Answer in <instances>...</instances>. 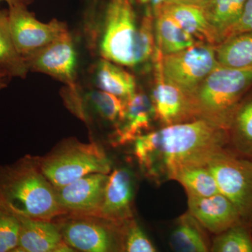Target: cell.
Listing matches in <instances>:
<instances>
[{
	"instance_id": "cell-4",
	"label": "cell",
	"mask_w": 252,
	"mask_h": 252,
	"mask_svg": "<svg viewBox=\"0 0 252 252\" xmlns=\"http://www.w3.org/2000/svg\"><path fill=\"white\" fill-rule=\"evenodd\" d=\"M89 46L107 59L123 67H135V47L138 25L135 0H108L99 19L89 21Z\"/></svg>"
},
{
	"instance_id": "cell-29",
	"label": "cell",
	"mask_w": 252,
	"mask_h": 252,
	"mask_svg": "<svg viewBox=\"0 0 252 252\" xmlns=\"http://www.w3.org/2000/svg\"><path fill=\"white\" fill-rule=\"evenodd\" d=\"M157 248L150 241L135 219L127 220L124 225L123 252H156Z\"/></svg>"
},
{
	"instance_id": "cell-34",
	"label": "cell",
	"mask_w": 252,
	"mask_h": 252,
	"mask_svg": "<svg viewBox=\"0 0 252 252\" xmlns=\"http://www.w3.org/2000/svg\"><path fill=\"white\" fill-rule=\"evenodd\" d=\"M4 1L7 3L9 7L16 6H26L32 2L33 0H0V3Z\"/></svg>"
},
{
	"instance_id": "cell-31",
	"label": "cell",
	"mask_w": 252,
	"mask_h": 252,
	"mask_svg": "<svg viewBox=\"0 0 252 252\" xmlns=\"http://www.w3.org/2000/svg\"><path fill=\"white\" fill-rule=\"evenodd\" d=\"M251 31H252V0H248L241 17L238 22L228 31L224 39L238 33Z\"/></svg>"
},
{
	"instance_id": "cell-27",
	"label": "cell",
	"mask_w": 252,
	"mask_h": 252,
	"mask_svg": "<svg viewBox=\"0 0 252 252\" xmlns=\"http://www.w3.org/2000/svg\"><path fill=\"white\" fill-rule=\"evenodd\" d=\"M210 252H252V227L241 221L215 235Z\"/></svg>"
},
{
	"instance_id": "cell-20",
	"label": "cell",
	"mask_w": 252,
	"mask_h": 252,
	"mask_svg": "<svg viewBox=\"0 0 252 252\" xmlns=\"http://www.w3.org/2000/svg\"><path fill=\"white\" fill-rule=\"evenodd\" d=\"M248 0H206L198 5L216 36L217 45L238 22Z\"/></svg>"
},
{
	"instance_id": "cell-26",
	"label": "cell",
	"mask_w": 252,
	"mask_h": 252,
	"mask_svg": "<svg viewBox=\"0 0 252 252\" xmlns=\"http://www.w3.org/2000/svg\"><path fill=\"white\" fill-rule=\"evenodd\" d=\"M83 102L89 104L94 114L117 127L122 123L125 112L124 99L105 91H89L82 97Z\"/></svg>"
},
{
	"instance_id": "cell-15",
	"label": "cell",
	"mask_w": 252,
	"mask_h": 252,
	"mask_svg": "<svg viewBox=\"0 0 252 252\" xmlns=\"http://www.w3.org/2000/svg\"><path fill=\"white\" fill-rule=\"evenodd\" d=\"M124 102V119L114 132L117 145L134 142L144 132H150L152 122L155 120L152 101L144 93L137 91Z\"/></svg>"
},
{
	"instance_id": "cell-10",
	"label": "cell",
	"mask_w": 252,
	"mask_h": 252,
	"mask_svg": "<svg viewBox=\"0 0 252 252\" xmlns=\"http://www.w3.org/2000/svg\"><path fill=\"white\" fill-rule=\"evenodd\" d=\"M24 59L29 72L42 73L65 84L68 89H77V52L69 31Z\"/></svg>"
},
{
	"instance_id": "cell-8",
	"label": "cell",
	"mask_w": 252,
	"mask_h": 252,
	"mask_svg": "<svg viewBox=\"0 0 252 252\" xmlns=\"http://www.w3.org/2000/svg\"><path fill=\"white\" fill-rule=\"evenodd\" d=\"M218 65L216 46L203 42L161 59L164 79L188 97Z\"/></svg>"
},
{
	"instance_id": "cell-11",
	"label": "cell",
	"mask_w": 252,
	"mask_h": 252,
	"mask_svg": "<svg viewBox=\"0 0 252 252\" xmlns=\"http://www.w3.org/2000/svg\"><path fill=\"white\" fill-rule=\"evenodd\" d=\"M162 54L157 47L153 63L155 82L151 101L155 120L163 126L193 122L194 117L189 97L178 88L164 79L161 69Z\"/></svg>"
},
{
	"instance_id": "cell-25",
	"label": "cell",
	"mask_w": 252,
	"mask_h": 252,
	"mask_svg": "<svg viewBox=\"0 0 252 252\" xmlns=\"http://www.w3.org/2000/svg\"><path fill=\"white\" fill-rule=\"evenodd\" d=\"M185 188L187 195L206 197L220 193L216 180L205 165H190L182 167L174 176Z\"/></svg>"
},
{
	"instance_id": "cell-17",
	"label": "cell",
	"mask_w": 252,
	"mask_h": 252,
	"mask_svg": "<svg viewBox=\"0 0 252 252\" xmlns=\"http://www.w3.org/2000/svg\"><path fill=\"white\" fill-rule=\"evenodd\" d=\"M161 11L168 15L182 29L199 42L217 46L216 36L198 5L165 3Z\"/></svg>"
},
{
	"instance_id": "cell-13",
	"label": "cell",
	"mask_w": 252,
	"mask_h": 252,
	"mask_svg": "<svg viewBox=\"0 0 252 252\" xmlns=\"http://www.w3.org/2000/svg\"><path fill=\"white\" fill-rule=\"evenodd\" d=\"M134 195V178L128 169H115L109 175L103 202L96 217L124 224L134 218L132 200Z\"/></svg>"
},
{
	"instance_id": "cell-5",
	"label": "cell",
	"mask_w": 252,
	"mask_h": 252,
	"mask_svg": "<svg viewBox=\"0 0 252 252\" xmlns=\"http://www.w3.org/2000/svg\"><path fill=\"white\" fill-rule=\"evenodd\" d=\"M38 160L39 168L55 189L92 173L109 175L112 161L96 143L69 142Z\"/></svg>"
},
{
	"instance_id": "cell-6",
	"label": "cell",
	"mask_w": 252,
	"mask_h": 252,
	"mask_svg": "<svg viewBox=\"0 0 252 252\" xmlns=\"http://www.w3.org/2000/svg\"><path fill=\"white\" fill-rule=\"evenodd\" d=\"M203 165L211 172L220 193L234 205L242 220L252 227V159L225 148Z\"/></svg>"
},
{
	"instance_id": "cell-21",
	"label": "cell",
	"mask_w": 252,
	"mask_h": 252,
	"mask_svg": "<svg viewBox=\"0 0 252 252\" xmlns=\"http://www.w3.org/2000/svg\"><path fill=\"white\" fill-rule=\"evenodd\" d=\"M207 230L189 211L179 217L171 237L170 246L175 252H210Z\"/></svg>"
},
{
	"instance_id": "cell-12",
	"label": "cell",
	"mask_w": 252,
	"mask_h": 252,
	"mask_svg": "<svg viewBox=\"0 0 252 252\" xmlns=\"http://www.w3.org/2000/svg\"><path fill=\"white\" fill-rule=\"evenodd\" d=\"M108 180L106 174H89L56 189L60 206L67 215L95 216L103 202Z\"/></svg>"
},
{
	"instance_id": "cell-19",
	"label": "cell",
	"mask_w": 252,
	"mask_h": 252,
	"mask_svg": "<svg viewBox=\"0 0 252 252\" xmlns=\"http://www.w3.org/2000/svg\"><path fill=\"white\" fill-rule=\"evenodd\" d=\"M94 81L99 90L105 91L126 100L137 91L133 75L123 66L100 59L94 68Z\"/></svg>"
},
{
	"instance_id": "cell-22",
	"label": "cell",
	"mask_w": 252,
	"mask_h": 252,
	"mask_svg": "<svg viewBox=\"0 0 252 252\" xmlns=\"http://www.w3.org/2000/svg\"><path fill=\"white\" fill-rule=\"evenodd\" d=\"M217 62L222 67L252 69V31L226 38L216 46Z\"/></svg>"
},
{
	"instance_id": "cell-18",
	"label": "cell",
	"mask_w": 252,
	"mask_h": 252,
	"mask_svg": "<svg viewBox=\"0 0 252 252\" xmlns=\"http://www.w3.org/2000/svg\"><path fill=\"white\" fill-rule=\"evenodd\" d=\"M228 149L252 159V88L235 109L228 129Z\"/></svg>"
},
{
	"instance_id": "cell-2",
	"label": "cell",
	"mask_w": 252,
	"mask_h": 252,
	"mask_svg": "<svg viewBox=\"0 0 252 252\" xmlns=\"http://www.w3.org/2000/svg\"><path fill=\"white\" fill-rule=\"evenodd\" d=\"M0 207L18 216L49 221L67 215L37 159L29 156L0 165Z\"/></svg>"
},
{
	"instance_id": "cell-23",
	"label": "cell",
	"mask_w": 252,
	"mask_h": 252,
	"mask_svg": "<svg viewBox=\"0 0 252 252\" xmlns=\"http://www.w3.org/2000/svg\"><path fill=\"white\" fill-rule=\"evenodd\" d=\"M155 34L157 47L162 55L176 54L199 43L162 11L155 17Z\"/></svg>"
},
{
	"instance_id": "cell-35",
	"label": "cell",
	"mask_w": 252,
	"mask_h": 252,
	"mask_svg": "<svg viewBox=\"0 0 252 252\" xmlns=\"http://www.w3.org/2000/svg\"><path fill=\"white\" fill-rule=\"evenodd\" d=\"M206 0H165V3H182V4H189L200 5Z\"/></svg>"
},
{
	"instance_id": "cell-1",
	"label": "cell",
	"mask_w": 252,
	"mask_h": 252,
	"mask_svg": "<svg viewBox=\"0 0 252 252\" xmlns=\"http://www.w3.org/2000/svg\"><path fill=\"white\" fill-rule=\"evenodd\" d=\"M225 148H228V131L201 119L163 126L134 141L136 159L157 182L173 180L182 167L203 165Z\"/></svg>"
},
{
	"instance_id": "cell-24",
	"label": "cell",
	"mask_w": 252,
	"mask_h": 252,
	"mask_svg": "<svg viewBox=\"0 0 252 252\" xmlns=\"http://www.w3.org/2000/svg\"><path fill=\"white\" fill-rule=\"evenodd\" d=\"M0 68L11 77L26 79L29 69L13 40L9 26L8 11L0 10Z\"/></svg>"
},
{
	"instance_id": "cell-3",
	"label": "cell",
	"mask_w": 252,
	"mask_h": 252,
	"mask_svg": "<svg viewBox=\"0 0 252 252\" xmlns=\"http://www.w3.org/2000/svg\"><path fill=\"white\" fill-rule=\"evenodd\" d=\"M252 88V69L218 66L189 96L195 120L201 119L228 131L235 109Z\"/></svg>"
},
{
	"instance_id": "cell-30",
	"label": "cell",
	"mask_w": 252,
	"mask_h": 252,
	"mask_svg": "<svg viewBox=\"0 0 252 252\" xmlns=\"http://www.w3.org/2000/svg\"><path fill=\"white\" fill-rule=\"evenodd\" d=\"M20 234L17 216L0 207V252H14Z\"/></svg>"
},
{
	"instance_id": "cell-28",
	"label": "cell",
	"mask_w": 252,
	"mask_h": 252,
	"mask_svg": "<svg viewBox=\"0 0 252 252\" xmlns=\"http://www.w3.org/2000/svg\"><path fill=\"white\" fill-rule=\"evenodd\" d=\"M157 47L155 17L150 11H144L136 36L135 67L153 62Z\"/></svg>"
},
{
	"instance_id": "cell-9",
	"label": "cell",
	"mask_w": 252,
	"mask_h": 252,
	"mask_svg": "<svg viewBox=\"0 0 252 252\" xmlns=\"http://www.w3.org/2000/svg\"><path fill=\"white\" fill-rule=\"evenodd\" d=\"M8 20L15 46L23 58L42 49L69 31L67 24L57 19L49 23L41 22L26 6L9 7Z\"/></svg>"
},
{
	"instance_id": "cell-7",
	"label": "cell",
	"mask_w": 252,
	"mask_h": 252,
	"mask_svg": "<svg viewBox=\"0 0 252 252\" xmlns=\"http://www.w3.org/2000/svg\"><path fill=\"white\" fill-rule=\"evenodd\" d=\"M59 224L63 240L79 251L123 252L124 224L89 215H70Z\"/></svg>"
},
{
	"instance_id": "cell-33",
	"label": "cell",
	"mask_w": 252,
	"mask_h": 252,
	"mask_svg": "<svg viewBox=\"0 0 252 252\" xmlns=\"http://www.w3.org/2000/svg\"><path fill=\"white\" fill-rule=\"evenodd\" d=\"M11 79H12V77L9 73L0 68V91L4 89L5 88L9 86Z\"/></svg>"
},
{
	"instance_id": "cell-14",
	"label": "cell",
	"mask_w": 252,
	"mask_h": 252,
	"mask_svg": "<svg viewBox=\"0 0 252 252\" xmlns=\"http://www.w3.org/2000/svg\"><path fill=\"white\" fill-rule=\"evenodd\" d=\"M188 207L190 215L215 235L243 221L234 205L220 193L206 197L188 195Z\"/></svg>"
},
{
	"instance_id": "cell-32",
	"label": "cell",
	"mask_w": 252,
	"mask_h": 252,
	"mask_svg": "<svg viewBox=\"0 0 252 252\" xmlns=\"http://www.w3.org/2000/svg\"><path fill=\"white\" fill-rule=\"evenodd\" d=\"M140 4L143 5L144 11H149L153 14L154 17L157 16L161 11L165 0H139Z\"/></svg>"
},
{
	"instance_id": "cell-16",
	"label": "cell",
	"mask_w": 252,
	"mask_h": 252,
	"mask_svg": "<svg viewBox=\"0 0 252 252\" xmlns=\"http://www.w3.org/2000/svg\"><path fill=\"white\" fill-rule=\"evenodd\" d=\"M17 216L20 222L19 240L14 252H58L63 243L58 223Z\"/></svg>"
}]
</instances>
